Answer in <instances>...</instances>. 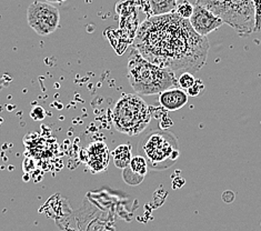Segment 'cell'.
<instances>
[{"instance_id":"6da1fadb","label":"cell","mask_w":261,"mask_h":231,"mask_svg":"<svg viewBox=\"0 0 261 231\" xmlns=\"http://www.w3.org/2000/svg\"><path fill=\"white\" fill-rule=\"evenodd\" d=\"M134 47L165 69L196 72L206 64L209 41L175 11L147 18L137 31Z\"/></svg>"},{"instance_id":"7a4b0ae2","label":"cell","mask_w":261,"mask_h":231,"mask_svg":"<svg viewBox=\"0 0 261 231\" xmlns=\"http://www.w3.org/2000/svg\"><path fill=\"white\" fill-rule=\"evenodd\" d=\"M127 78L135 92L140 96L159 95L172 87H179L175 72L152 64L135 47L128 58Z\"/></svg>"},{"instance_id":"3957f363","label":"cell","mask_w":261,"mask_h":231,"mask_svg":"<svg viewBox=\"0 0 261 231\" xmlns=\"http://www.w3.org/2000/svg\"><path fill=\"white\" fill-rule=\"evenodd\" d=\"M139 155L146 158L152 170H166L176 164L180 157L177 137L170 131L153 129L139 141Z\"/></svg>"},{"instance_id":"277c9868","label":"cell","mask_w":261,"mask_h":231,"mask_svg":"<svg viewBox=\"0 0 261 231\" xmlns=\"http://www.w3.org/2000/svg\"><path fill=\"white\" fill-rule=\"evenodd\" d=\"M151 108L139 95H122L111 114L113 124L117 131L127 136L144 133L151 121Z\"/></svg>"},{"instance_id":"5b68a950","label":"cell","mask_w":261,"mask_h":231,"mask_svg":"<svg viewBox=\"0 0 261 231\" xmlns=\"http://www.w3.org/2000/svg\"><path fill=\"white\" fill-rule=\"evenodd\" d=\"M210 11L234 29L240 37L254 33L256 11L251 0H222Z\"/></svg>"},{"instance_id":"8992f818","label":"cell","mask_w":261,"mask_h":231,"mask_svg":"<svg viewBox=\"0 0 261 231\" xmlns=\"http://www.w3.org/2000/svg\"><path fill=\"white\" fill-rule=\"evenodd\" d=\"M27 22L35 33L49 36L59 27V10L49 3L34 2L27 9Z\"/></svg>"},{"instance_id":"52a82bcc","label":"cell","mask_w":261,"mask_h":231,"mask_svg":"<svg viewBox=\"0 0 261 231\" xmlns=\"http://www.w3.org/2000/svg\"><path fill=\"white\" fill-rule=\"evenodd\" d=\"M189 21L196 33L203 37H207L209 34L219 29L225 23L214 12H211L206 7L198 4L195 5L194 12H192Z\"/></svg>"},{"instance_id":"ba28073f","label":"cell","mask_w":261,"mask_h":231,"mask_svg":"<svg viewBox=\"0 0 261 231\" xmlns=\"http://www.w3.org/2000/svg\"><path fill=\"white\" fill-rule=\"evenodd\" d=\"M83 161L92 173H100L107 170L109 166L110 152L105 142L96 141L86 149Z\"/></svg>"},{"instance_id":"9c48e42d","label":"cell","mask_w":261,"mask_h":231,"mask_svg":"<svg viewBox=\"0 0 261 231\" xmlns=\"http://www.w3.org/2000/svg\"><path fill=\"white\" fill-rule=\"evenodd\" d=\"M189 96L180 87H172L159 93L158 101L161 107L168 111H176L184 108L188 104Z\"/></svg>"},{"instance_id":"30bf717a","label":"cell","mask_w":261,"mask_h":231,"mask_svg":"<svg viewBox=\"0 0 261 231\" xmlns=\"http://www.w3.org/2000/svg\"><path fill=\"white\" fill-rule=\"evenodd\" d=\"M179 0H140V5L147 18L175 12Z\"/></svg>"},{"instance_id":"8fae6325","label":"cell","mask_w":261,"mask_h":231,"mask_svg":"<svg viewBox=\"0 0 261 231\" xmlns=\"http://www.w3.org/2000/svg\"><path fill=\"white\" fill-rule=\"evenodd\" d=\"M114 164L119 169H125L133 159V147L130 143H123V145L118 146L113 151Z\"/></svg>"},{"instance_id":"7c38bea8","label":"cell","mask_w":261,"mask_h":231,"mask_svg":"<svg viewBox=\"0 0 261 231\" xmlns=\"http://www.w3.org/2000/svg\"><path fill=\"white\" fill-rule=\"evenodd\" d=\"M148 162L144 156L141 155H137L135 157H133L132 161H130V165L128 168L133 172L139 174L141 177H146V174L148 172Z\"/></svg>"},{"instance_id":"4fadbf2b","label":"cell","mask_w":261,"mask_h":231,"mask_svg":"<svg viewBox=\"0 0 261 231\" xmlns=\"http://www.w3.org/2000/svg\"><path fill=\"white\" fill-rule=\"evenodd\" d=\"M194 7H195L194 5L187 2V0H184V2L178 4L176 12L180 17L185 18V19H190V17L192 16V12H194Z\"/></svg>"},{"instance_id":"5bb4252c","label":"cell","mask_w":261,"mask_h":231,"mask_svg":"<svg viewBox=\"0 0 261 231\" xmlns=\"http://www.w3.org/2000/svg\"><path fill=\"white\" fill-rule=\"evenodd\" d=\"M122 178L130 186H138L145 179V177H141L139 174L133 172L128 167L125 168V169H122Z\"/></svg>"},{"instance_id":"9a60e30c","label":"cell","mask_w":261,"mask_h":231,"mask_svg":"<svg viewBox=\"0 0 261 231\" xmlns=\"http://www.w3.org/2000/svg\"><path fill=\"white\" fill-rule=\"evenodd\" d=\"M196 78L194 77V74L188 71H185L181 73V76L178 78V86L180 88L184 90H188L190 87L195 84Z\"/></svg>"},{"instance_id":"2e32d148","label":"cell","mask_w":261,"mask_h":231,"mask_svg":"<svg viewBox=\"0 0 261 231\" xmlns=\"http://www.w3.org/2000/svg\"><path fill=\"white\" fill-rule=\"evenodd\" d=\"M188 93V96L190 98H196L201 95V93L204 91V84L202 83V80L200 79H196L195 84L192 85L188 90H186Z\"/></svg>"},{"instance_id":"e0dca14e","label":"cell","mask_w":261,"mask_h":231,"mask_svg":"<svg viewBox=\"0 0 261 231\" xmlns=\"http://www.w3.org/2000/svg\"><path fill=\"white\" fill-rule=\"evenodd\" d=\"M256 11V27L254 31H261V0H251Z\"/></svg>"},{"instance_id":"ac0fdd59","label":"cell","mask_w":261,"mask_h":231,"mask_svg":"<svg viewBox=\"0 0 261 231\" xmlns=\"http://www.w3.org/2000/svg\"><path fill=\"white\" fill-rule=\"evenodd\" d=\"M221 2L222 0H197V4L201 5V6H203V7H206L207 9L211 10L216 5H218Z\"/></svg>"},{"instance_id":"d6986e66","label":"cell","mask_w":261,"mask_h":231,"mask_svg":"<svg viewBox=\"0 0 261 231\" xmlns=\"http://www.w3.org/2000/svg\"><path fill=\"white\" fill-rule=\"evenodd\" d=\"M46 2L49 4H63L67 2V0H46Z\"/></svg>"}]
</instances>
